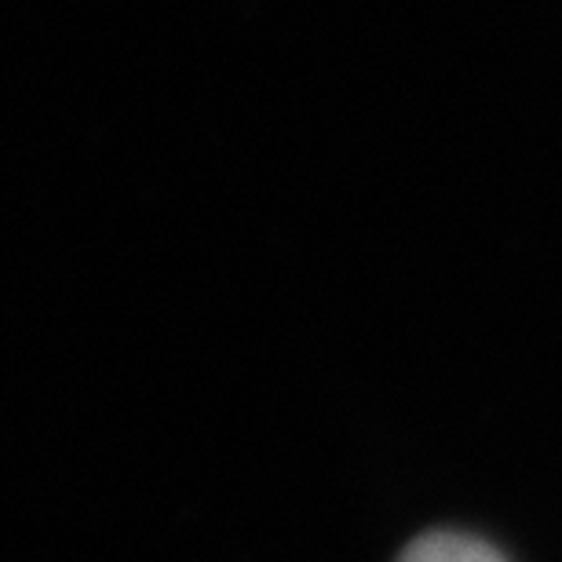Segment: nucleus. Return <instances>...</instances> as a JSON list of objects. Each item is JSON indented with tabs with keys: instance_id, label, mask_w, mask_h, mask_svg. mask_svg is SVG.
<instances>
[{
	"instance_id": "1",
	"label": "nucleus",
	"mask_w": 562,
	"mask_h": 562,
	"mask_svg": "<svg viewBox=\"0 0 562 562\" xmlns=\"http://www.w3.org/2000/svg\"><path fill=\"white\" fill-rule=\"evenodd\" d=\"M398 562H508L497 548L482 537L460 533V530H435L417 537Z\"/></svg>"
}]
</instances>
